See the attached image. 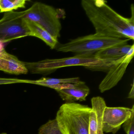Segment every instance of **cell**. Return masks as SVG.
Wrapping results in <instances>:
<instances>
[{"instance_id":"cell-1","label":"cell","mask_w":134,"mask_h":134,"mask_svg":"<svg viewBox=\"0 0 134 134\" xmlns=\"http://www.w3.org/2000/svg\"><path fill=\"white\" fill-rule=\"evenodd\" d=\"M104 0H82L81 5L95 30V34L116 39H134V8L131 6V16L126 18L119 14Z\"/></svg>"},{"instance_id":"cell-2","label":"cell","mask_w":134,"mask_h":134,"mask_svg":"<svg viewBox=\"0 0 134 134\" xmlns=\"http://www.w3.org/2000/svg\"><path fill=\"white\" fill-rule=\"evenodd\" d=\"M91 108L76 102L63 104L55 119L63 134H88Z\"/></svg>"},{"instance_id":"cell-3","label":"cell","mask_w":134,"mask_h":134,"mask_svg":"<svg viewBox=\"0 0 134 134\" xmlns=\"http://www.w3.org/2000/svg\"><path fill=\"white\" fill-rule=\"evenodd\" d=\"M29 71L32 74H48L57 69L72 66H83L95 71H107L105 62L98 59L94 54L75 55L73 57L56 59H46L37 62L26 63Z\"/></svg>"},{"instance_id":"cell-4","label":"cell","mask_w":134,"mask_h":134,"mask_svg":"<svg viewBox=\"0 0 134 134\" xmlns=\"http://www.w3.org/2000/svg\"><path fill=\"white\" fill-rule=\"evenodd\" d=\"M129 39H116L99 36L96 34L78 37L55 48L59 52H71L75 55H93L96 52L114 46L128 44Z\"/></svg>"},{"instance_id":"cell-5","label":"cell","mask_w":134,"mask_h":134,"mask_svg":"<svg viewBox=\"0 0 134 134\" xmlns=\"http://www.w3.org/2000/svg\"><path fill=\"white\" fill-rule=\"evenodd\" d=\"M65 15L63 10L40 2L34 3L25 10V18L39 25L58 39L62 29L60 19Z\"/></svg>"},{"instance_id":"cell-6","label":"cell","mask_w":134,"mask_h":134,"mask_svg":"<svg viewBox=\"0 0 134 134\" xmlns=\"http://www.w3.org/2000/svg\"><path fill=\"white\" fill-rule=\"evenodd\" d=\"M25 10L5 12L0 19V42L4 43L30 36L25 18Z\"/></svg>"},{"instance_id":"cell-7","label":"cell","mask_w":134,"mask_h":134,"mask_svg":"<svg viewBox=\"0 0 134 134\" xmlns=\"http://www.w3.org/2000/svg\"><path fill=\"white\" fill-rule=\"evenodd\" d=\"M134 55V44L125 56L114 62L99 86L101 93L109 91L115 87L121 80Z\"/></svg>"},{"instance_id":"cell-8","label":"cell","mask_w":134,"mask_h":134,"mask_svg":"<svg viewBox=\"0 0 134 134\" xmlns=\"http://www.w3.org/2000/svg\"><path fill=\"white\" fill-rule=\"evenodd\" d=\"M133 113L134 105L131 109L106 107L103 115V132L116 134L121 125L129 120Z\"/></svg>"},{"instance_id":"cell-9","label":"cell","mask_w":134,"mask_h":134,"mask_svg":"<svg viewBox=\"0 0 134 134\" xmlns=\"http://www.w3.org/2000/svg\"><path fill=\"white\" fill-rule=\"evenodd\" d=\"M91 105L88 134H103V115L106 107L105 102L103 98L97 96L91 99Z\"/></svg>"},{"instance_id":"cell-10","label":"cell","mask_w":134,"mask_h":134,"mask_svg":"<svg viewBox=\"0 0 134 134\" xmlns=\"http://www.w3.org/2000/svg\"><path fill=\"white\" fill-rule=\"evenodd\" d=\"M0 70L17 75L26 74L29 72L25 62L7 52L4 48L0 52Z\"/></svg>"},{"instance_id":"cell-11","label":"cell","mask_w":134,"mask_h":134,"mask_svg":"<svg viewBox=\"0 0 134 134\" xmlns=\"http://www.w3.org/2000/svg\"><path fill=\"white\" fill-rule=\"evenodd\" d=\"M55 91L62 100L68 103L77 101H85L90 92L89 87L84 81H81L73 84L70 87Z\"/></svg>"},{"instance_id":"cell-12","label":"cell","mask_w":134,"mask_h":134,"mask_svg":"<svg viewBox=\"0 0 134 134\" xmlns=\"http://www.w3.org/2000/svg\"><path fill=\"white\" fill-rule=\"evenodd\" d=\"M132 47V45L128 44L114 46L99 51L94 55L98 59L106 63L110 68L114 62L126 55Z\"/></svg>"},{"instance_id":"cell-13","label":"cell","mask_w":134,"mask_h":134,"mask_svg":"<svg viewBox=\"0 0 134 134\" xmlns=\"http://www.w3.org/2000/svg\"><path fill=\"white\" fill-rule=\"evenodd\" d=\"M25 19L26 25L30 32V36L40 38L51 49L55 48L58 44V39H55L47 30L40 26L29 19Z\"/></svg>"},{"instance_id":"cell-14","label":"cell","mask_w":134,"mask_h":134,"mask_svg":"<svg viewBox=\"0 0 134 134\" xmlns=\"http://www.w3.org/2000/svg\"><path fill=\"white\" fill-rule=\"evenodd\" d=\"M78 77L67 78H53L43 77L37 80H30V83L52 88L55 86L66 83H75L80 81Z\"/></svg>"},{"instance_id":"cell-15","label":"cell","mask_w":134,"mask_h":134,"mask_svg":"<svg viewBox=\"0 0 134 134\" xmlns=\"http://www.w3.org/2000/svg\"><path fill=\"white\" fill-rule=\"evenodd\" d=\"M25 0H0V13L13 11L19 8H25Z\"/></svg>"},{"instance_id":"cell-16","label":"cell","mask_w":134,"mask_h":134,"mask_svg":"<svg viewBox=\"0 0 134 134\" xmlns=\"http://www.w3.org/2000/svg\"><path fill=\"white\" fill-rule=\"evenodd\" d=\"M38 134H63L56 119L50 120L38 129Z\"/></svg>"},{"instance_id":"cell-17","label":"cell","mask_w":134,"mask_h":134,"mask_svg":"<svg viewBox=\"0 0 134 134\" xmlns=\"http://www.w3.org/2000/svg\"><path fill=\"white\" fill-rule=\"evenodd\" d=\"M123 127L126 134H134V113L123 124Z\"/></svg>"},{"instance_id":"cell-18","label":"cell","mask_w":134,"mask_h":134,"mask_svg":"<svg viewBox=\"0 0 134 134\" xmlns=\"http://www.w3.org/2000/svg\"><path fill=\"white\" fill-rule=\"evenodd\" d=\"M29 80H20L14 78H0V85L8 84L17 83H30Z\"/></svg>"},{"instance_id":"cell-19","label":"cell","mask_w":134,"mask_h":134,"mask_svg":"<svg viewBox=\"0 0 134 134\" xmlns=\"http://www.w3.org/2000/svg\"><path fill=\"white\" fill-rule=\"evenodd\" d=\"M127 98L131 99H134V82L132 83V87L131 88V90L129 92V94Z\"/></svg>"},{"instance_id":"cell-20","label":"cell","mask_w":134,"mask_h":134,"mask_svg":"<svg viewBox=\"0 0 134 134\" xmlns=\"http://www.w3.org/2000/svg\"><path fill=\"white\" fill-rule=\"evenodd\" d=\"M0 134H7V133H5V132H3V133H1Z\"/></svg>"}]
</instances>
